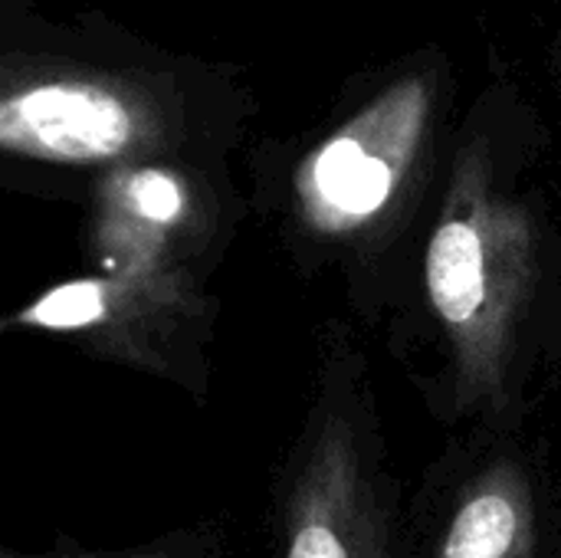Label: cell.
Returning <instances> with one entry per match:
<instances>
[{"mask_svg": "<svg viewBox=\"0 0 561 558\" xmlns=\"http://www.w3.org/2000/svg\"><path fill=\"white\" fill-rule=\"evenodd\" d=\"M526 237L513 210L486 197L483 187H463L427 247L431 303L447 326L463 385L483 398H500L510 375V322L523 289Z\"/></svg>", "mask_w": 561, "mask_h": 558, "instance_id": "1", "label": "cell"}, {"mask_svg": "<svg viewBox=\"0 0 561 558\" xmlns=\"http://www.w3.org/2000/svg\"><path fill=\"white\" fill-rule=\"evenodd\" d=\"M385 474L348 414H319L276 490V558H391Z\"/></svg>", "mask_w": 561, "mask_h": 558, "instance_id": "2", "label": "cell"}, {"mask_svg": "<svg viewBox=\"0 0 561 558\" xmlns=\"http://www.w3.org/2000/svg\"><path fill=\"white\" fill-rule=\"evenodd\" d=\"M158 122L141 92L92 76H43L0 89V148L39 161L99 164L141 151Z\"/></svg>", "mask_w": 561, "mask_h": 558, "instance_id": "3", "label": "cell"}, {"mask_svg": "<svg viewBox=\"0 0 561 558\" xmlns=\"http://www.w3.org/2000/svg\"><path fill=\"white\" fill-rule=\"evenodd\" d=\"M539 500L526 467L496 457L454 490L427 558H539Z\"/></svg>", "mask_w": 561, "mask_h": 558, "instance_id": "4", "label": "cell"}, {"mask_svg": "<svg viewBox=\"0 0 561 558\" xmlns=\"http://www.w3.org/2000/svg\"><path fill=\"white\" fill-rule=\"evenodd\" d=\"M421 115V89H394L371 115L332 138L316 164V191L325 207L348 217L378 210L401 174L404 135L417 132Z\"/></svg>", "mask_w": 561, "mask_h": 558, "instance_id": "5", "label": "cell"}, {"mask_svg": "<svg viewBox=\"0 0 561 558\" xmlns=\"http://www.w3.org/2000/svg\"><path fill=\"white\" fill-rule=\"evenodd\" d=\"M187 210L184 184L164 168H131L115 181L112 191V224L108 237L135 234L161 240L171 227L181 224Z\"/></svg>", "mask_w": 561, "mask_h": 558, "instance_id": "6", "label": "cell"}, {"mask_svg": "<svg viewBox=\"0 0 561 558\" xmlns=\"http://www.w3.org/2000/svg\"><path fill=\"white\" fill-rule=\"evenodd\" d=\"M122 286L108 280H72L46 289L30 309L20 312L23 326L49 332H92L115 319Z\"/></svg>", "mask_w": 561, "mask_h": 558, "instance_id": "7", "label": "cell"}, {"mask_svg": "<svg viewBox=\"0 0 561 558\" xmlns=\"http://www.w3.org/2000/svg\"><path fill=\"white\" fill-rule=\"evenodd\" d=\"M0 558H233V553L214 526L197 523L125 549H56V553L0 549Z\"/></svg>", "mask_w": 561, "mask_h": 558, "instance_id": "8", "label": "cell"}]
</instances>
